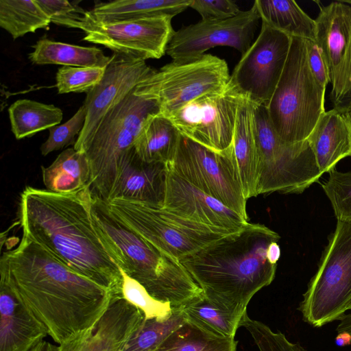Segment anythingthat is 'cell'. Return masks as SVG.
<instances>
[{
	"instance_id": "obj_1",
	"label": "cell",
	"mask_w": 351,
	"mask_h": 351,
	"mask_svg": "<svg viewBox=\"0 0 351 351\" xmlns=\"http://www.w3.org/2000/svg\"><path fill=\"white\" fill-rule=\"evenodd\" d=\"M0 276L59 345L85 332L121 298L25 237L16 247L2 254Z\"/></svg>"
},
{
	"instance_id": "obj_2",
	"label": "cell",
	"mask_w": 351,
	"mask_h": 351,
	"mask_svg": "<svg viewBox=\"0 0 351 351\" xmlns=\"http://www.w3.org/2000/svg\"><path fill=\"white\" fill-rule=\"evenodd\" d=\"M25 237L66 267L123 298V276L93 213L89 186L70 193L27 186L21 195L19 221Z\"/></svg>"
},
{
	"instance_id": "obj_3",
	"label": "cell",
	"mask_w": 351,
	"mask_h": 351,
	"mask_svg": "<svg viewBox=\"0 0 351 351\" xmlns=\"http://www.w3.org/2000/svg\"><path fill=\"white\" fill-rule=\"evenodd\" d=\"M280 235L263 224L250 223L180 261L213 306L243 317L252 297L269 285L277 265L267 249Z\"/></svg>"
},
{
	"instance_id": "obj_4",
	"label": "cell",
	"mask_w": 351,
	"mask_h": 351,
	"mask_svg": "<svg viewBox=\"0 0 351 351\" xmlns=\"http://www.w3.org/2000/svg\"><path fill=\"white\" fill-rule=\"evenodd\" d=\"M93 195V194H92ZM93 213L98 229L116 263L157 300L169 303L173 311L204 297L186 268L130 229L93 195Z\"/></svg>"
},
{
	"instance_id": "obj_5",
	"label": "cell",
	"mask_w": 351,
	"mask_h": 351,
	"mask_svg": "<svg viewBox=\"0 0 351 351\" xmlns=\"http://www.w3.org/2000/svg\"><path fill=\"white\" fill-rule=\"evenodd\" d=\"M325 90L309 68L306 40L291 37L284 69L266 105L271 123L284 143L294 145L307 139L325 112Z\"/></svg>"
},
{
	"instance_id": "obj_6",
	"label": "cell",
	"mask_w": 351,
	"mask_h": 351,
	"mask_svg": "<svg viewBox=\"0 0 351 351\" xmlns=\"http://www.w3.org/2000/svg\"><path fill=\"white\" fill-rule=\"evenodd\" d=\"M134 92L106 114L84 153L90 169L91 193L106 202L117 183L121 160L134 147L147 118L160 112L155 101Z\"/></svg>"
},
{
	"instance_id": "obj_7",
	"label": "cell",
	"mask_w": 351,
	"mask_h": 351,
	"mask_svg": "<svg viewBox=\"0 0 351 351\" xmlns=\"http://www.w3.org/2000/svg\"><path fill=\"white\" fill-rule=\"evenodd\" d=\"M106 203L121 222L161 252L179 261L242 230L199 223L155 204L123 199Z\"/></svg>"
},
{
	"instance_id": "obj_8",
	"label": "cell",
	"mask_w": 351,
	"mask_h": 351,
	"mask_svg": "<svg viewBox=\"0 0 351 351\" xmlns=\"http://www.w3.org/2000/svg\"><path fill=\"white\" fill-rule=\"evenodd\" d=\"M254 120L259 156L258 195L300 194L319 180L322 175L307 140L284 143L265 105L255 106Z\"/></svg>"
},
{
	"instance_id": "obj_9",
	"label": "cell",
	"mask_w": 351,
	"mask_h": 351,
	"mask_svg": "<svg viewBox=\"0 0 351 351\" xmlns=\"http://www.w3.org/2000/svg\"><path fill=\"white\" fill-rule=\"evenodd\" d=\"M351 303V223L337 222L298 310L303 320L321 327L339 320Z\"/></svg>"
},
{
	"instance_id": "obj_10",
	"label": "cell",
	"mask_w": 351,
	"mask_h": 351,
	"mask_svg": "<svg viewBox=\"0 0 351 351\" xmlns=\"http://www.w3.org/2000/svg\"><path fill=\"white\" fill-rule=\"evenodd\" d=\"M230 77L224 60L204 54L195 61L164 65L142 81L134 93L155 101L160 112L167 115L199 96L223 89Z\"/></svg>"
},
{
	"instance_id": "obj_11",
	"label": "cell",
	"mask_w": 351,
	"mask_h": 351,
	"mask_svg": "<svg viewBox=\"0 0 351 351\" xmlns=\"http://www.w3.org/2000/svg\"><path fill=\"white\" fill-rule=\"evenodd\" d=\"M167 166L247 221V199L231 147L217 153L180 134L174 157Z\"/></svg>"
},
{
	"instance_id": "obj_12",
	"label": "cell",
	"mask_w": 351,
	"mask_h": 351,
	"mask_svg": "<svg viewBox=\"0 0 351 351\" xmlns=\"http://www.w3.org/2000/svg\"><path fill=\"white\" fill-rule=\"evenodd\" d=\"M243 100L228 83L223 89L199 96L165 116L183 136L222 153L232 146L237 112Z\"/></svg>"
},
{
	"instance_id": "obj_13",
	"label": "cell",
	"mask_w": 351,
	"mask_h": 351,
	"mask_svg": "<svg viewBox=\"0 0 351 351\" xmlns=\"http://www.w3.org/2000/svg\"><path fill=\"white\" fill-rule=\"evenodd\" d=\"M291 37L262 22L261 32L241 56L228 84L254 106L267 105L284 69Z\"/></svg>"
},
{
	"instance_id": "obj_14",
	"label": "cell",
	"mask_w": 351,
	"mask_h": 351,
	"mask_svg": "<svg viewBox=\"0 0 351 351\" xmlns=\"http://www.w3.org/2000/svg\"><path fill=\"white\" fill-rule=\"evenodd\" d=\"M89 12L83 40L129 57L144 60L160 58L175 32L171 25L173 17L169 15L101 22Z\"/></svg>"
},
{
	"instance_id": "obj_15",
	"label": "cell",
	"mask_w": 351,
	"mask_h": 351,
	"mask_svg": "<svg viewBox=\"0 0 351 351\" xmlns=\"http://www.w3.org/2000/svg\"><path fill=\"white\" fill-rule=\"evenodd\" d=\"M261 19L253 4L246 11L223 20H202L175 31L166 53L178 64L197 60L206 51L217 46H227L243 54L252 45Z\"/></svg>"
},
{
	"instance_id": "obj_16",
	"label": "cell",
	"mask_w": 351,
	"mask_h": 351,
	"mask_svg": "<svg viewBox=\"0 0 351 351\" xmlns=\"http://www.w3.org/2000/svg\"><path fill=\"white\" fill-rule=\"evenodd\" d=\"M155 71L144 60L114 53L101 81L86 93V121L74 149L84 153L106 114Z\"/></svg>"
},
{
	"instance_id": "obj_17",
	"label": "cell",
	"mask_w": 351,
	"mask_h": 351,
	"mask_svg": "<svg viewBox=\"0 0 351 351\" xmlns=\"http://www.w3.org/2000/svg\"><path fill=\"white\" fill-rule=\"evenodd\" d=\"M315 22V42L327 69L333 102L341 95L346 82L347 54L351 40V5L339 1L320 6Z\"/></svg>"
},
{
	"instance_id": "obj_18",
	"label": "cell",
	"mask_w": 351,
	"mask_h": 351,
	"mask_svg": "<svg viewBox=\"0 0 351 351\" xmlns=\"http://www.w3.org/2000/svg\"><path fill=\"white\" fill-rule=\"evenodd\" d=\"M162 207L204 225L225 230H241L248 224L232 210L180 178L167 166Z\"/></svg>"
},
{
	"instance_id": "obj_19",
	"label": "cell",
	"mask_w": 351,
	"mask_h": 351,
	"mask_svg": "<svg viewBox=\"0 0 351 351\" xmlns=\"http://www.w3.org/2000/svg\"><path fill=\"white\" fill-rule=\"evenodd\" d=\"M144 313L123 298L113 301L101 317L58 351H121L145 320Z\"/></svg>"
},
{
	"instance_id": "obj_20",
	"label": "cell",
	"mask_w": 351,
	"mask_h": 351,
	"mask_svg": "<svg viewBox=\"0 0 351 351\" xmlns=\"http://www.w3.org/2000/svg\"><path fill=\"white\" fill-rule=\"evenodd\" d=\"M167 171V165L142 160L133 147L121 160L110 200L123 199L162 206Z\"/></svg>"
},
{
	"instance_id": "obj_21",
	"label": "cell",
	"mask_w": 351,
	"mask_h": 351,
	"mask_svg": "<svg viewBox=\"0 0 351 351\" xmlns=\"http://www.w3.org/2000/svg\"><path fill=\"white\" fill-rule=\"evenodd\" d=\"M48 335L16 292L0 280V351H29Z\"/></svg>"
},
{
	"instance_id": "obj_22",
	"label": "cell",
	"mask_w": 351,
	"mask_h": 351,
	"mask_svg": "<svg viewBox=\"0 0 351 351\" xmlns=\"http://www.w3.org/2000/svg\"><path fill=\"white\" fill-rule=\"evenodd\" d=\"M307 141L322 175L335 169L341 160L351 156L348 122L343 114L333 108L320 116Z\"/></svg>"
},
{
	"instance_id": "obj_23",
	"label": "cell",
	"mask_w": 351,
	"mask_h": 351,
	"mask_svg": "<svg viewBox=\"0 0 351 351\" xmlns=\"http://www.w3.org/2000/svg\"><path fill=\"white\" fill-rule=\"evenodd\" d=\"M254 104L245 99L241 104L231 146L232 157L247 199L258 195L259 156L254 128Z\"/></svg>"
},
{
	"instance_id": "obj_24",
	"label": "cell",
	"mask_w": 351,
	"mask_h": 351,
	"mask_svg": "<svg viewBox=\"0 0 351 351\" xmlns=\"http://www.w3.org/2000/svg\"><path fill=\"white\" fill-rule=\"evenodd\" d=\"M180 137L172 122L159 112L147 118L134 148L144 162L167 165L174 157Z\"/></svg>"
},
{
	"instance_id": "obj_25",
	"label": "cell",
	"mask_w": 351,
	"mask_h": 351,
	"mask_svg": "<svg viewBox=\"0 0 351 351\" xmlns=\"http://www.w3.org/2000/svg\"><path fill=\"white\" fill-rule=\"evenodd\" d=\"M28 56L35 64H60L76 67H106L112 56H107L96 47H82L51 40H38Z\"/></svg>"
},
{
	"instance_id": "obj_26",
	"label": "cell",
	"mask_w": 351,
	"mask_h": 351,
	"mask_svg": "<svg viewBox=\"0 0 351 351\" xmlns=\"http://www.w3.org/2000/svg\"><path fill=\"white\" fill-rule=\"evenodd\" d=\"M43 184L54 193H70L90 184V169L85 154L73 148L62 151L48 167H41Z\"/></svg>"
},
{
	"instance_id": "obj_27",
	"label": "cell",
	"mask_w": 351,
	"mask_h": 351,
	"mask_svg": "<svg viewBox=\"0 0 351 351\" xmlns=\"http://www.w3.org/2000/svg\"><path fill=\"white\" fill-rule=\"evenodd\" d=\"M192 0H115L97 2L90 10L95 20L110 22L169 15L174 16L190 7Z\"/></svg>"
},
{
	"instance_id": "obj_28",
	"label": "cell",
	"mask_w": 351,
	"mask_h": 351,
	"mask_svg": "<svg viewBox=\"0 0 351 351\" xmlns=\"http://www.w3.org/2000/svg\"><path fill=\"white\" fill-rule=\"evenodd\" d=\"M261 22L291 37L315 40V22L292 0H256Z\"/></svg>"
},
{
	"instance_id": "obj_29",
	"label": "cell",
	"mask_w": 351,
	"mask_h": 351,
	"mask_svg": "<svg viewBox=\"0 0 351 351\" xmlns=\"http://www.w3.org/2000/svg\"><path fill=\"white\" fill-rule=\"evenodd\" d=\"M8 114L11 130L17 140L59 125L63 118L62 110L54 105L27 99L14 101Z\"/></svg>"
},
{
	"instance_id": "obj_30",
	"label": "cell",
	"mask_w": 351,
	"mask_h": 351,
	"mask_svg": "<svg viewBox=\"0 0 351 351\" xmlns=\"http://www.w3.org/2000/svg\"><path fill=\"white\" fill-rule=\"evenodd\" d=\"M234 337H223L185 321L156 351H237Z\"/></svg>"
},
{
	"instance_id": "obj_31",
	"label": "cell",
	"mask_w": 351,
	"mask_h": 351,
	"mask_svg": "<svg viewBox=\"0 0 351 351\" xmlns=\"http://www.w3.org/2000/svg\"><path fill=\"white\" fill-rule=\"evenodd\" d=\"M51 23L36 0L0 1V26L14 40L38 29H49Z\"/></svg>"
},
{
	"instance_id": "obj_32",
	"label": "cell",
	"mask_w": 351,
	"mask_h": 351,
	"mask_svg": "<svg viewBox=\"0 0 351 351\" xmlns=\"http://www.w3.org/2000/svg\"><path fill=\"white\" fill-rule=\"evenodd\" d=\"M182 312L186 321L223 337H234L243 319L221 311L204 297L186 305Z\"/></svg>"
},
{
	"instance_id": "obj_33",
	"label": "cell",
	"mask_w": 351,
	"mask_h": 351,
	"mask_svg": "<svg viewBox=\"0 0 351 351\" xmlns=\"http://www.w3.org/2000/svg\"><path fill=\"white\" fill-rule=\"evenodd\" d=\"M186 321L182 310L167 319H145L121 351H156L169 335Z\"/></svg>"
},
{
	"instance_id": "obj_34",
	"label": "cell",
	"mask_w": 351,
	"mask_h": 351,
	"mask_svg": "<svg viewBox=\"0 0 351 351\" xmlns=\"http://www.w3.org/2000/svg\"><path fill=\"white\" fill-rule=\"evenodd\" d=\"M322 184L338 221L351 223V170L339 171L335 169Z\"/></svg>"
},
{
	"instance_id": "obj_35",
	"label": "cell",
	"mask_w": 351,
	"mask_h": 351,
	"mask_svg": "<svg viewBox=\"0 0 351 351\" xmlns=\"http://www.w3.org/2000/svg\"><path fill=\"white\" fill-rule=\"evenodd\" d=\"M123 276L122 295L128 302L139 308L145 319H169L173 314L169 303L156 300L138 282L128 276L121 269Z\"/></svg>"
},
{
	"instance_id": "obj_36",
	"label": "cell",
	"mask_w": 351,
	"mask_h": 351,
	"mask_svg": "<svg viewBox=\"0 0 351 351\" xmlns=\"http://www.w3.org/2000/svg\"><path fill=\"white\" fill-rule=\"evenodd\" d=\"M106 67H76L62 66L56 75L59 94L88 93L102 80Z\"/></svg>"
},
{
	"instance_id": "obj_37",
	"label": "cell",
	"mask_w": 351,
	"mask_h": 351,
	"mask_svg": "<svg viewBox=\"0 0 351 351\" xmlns=\"http://www.w3.org/2000/svg\"><path fill=\"white\" fill-rule=\"evenodd\" d=\"M241 326L250 334L259 351H306L299 343L290 341L281 332L272 330L247 313L241 319Z\"/></svg>"
},
{
	"instance_id": "obj_38",
	"label": "cell",
	"mask_w": 351,
	"mask_h": 351,
	"mask_svg": "<svg viewBox=\"0 0 351 351\" xmlns=\"http://www.w3.org/2000/svg\"><path fill=\"white\" fill-rule=\"evenodd\" d=\"M86 118V108L83 104L66 122L49 128V136L40 146L41 154L45 156L54 151L75 145V138L82 130Z\"/></svg>"
},
{
	"instance_id": "obj_39",
	"label": "cell",
	"mask_w": 351,
	"mask_h": 351,
	"mask_svg": "<svg viewBox=\"0 0 351 351\" xmlns=\"http://www.w3.org/2000/svg\"><path fill=\"white\" fill-rule=\"evenodd\" d=\"M51 20L58 25L84 30L90 12L65 0H36Z\"/></svg>"
},
{
	"instance_id": "obj_40",
	"label": "cell",
	"mask_w": 351,
	"mask_h": 351,
	"mask_svg": "<svg viewBox=\"0 0 351 351\" xmlns=\"http://www.w3.org/2000/svg\"><path fill=\"white\" fill-rule=\"evenodd\" d=\"M190 7L200 14L202 20L226 19L241 12L231 0H192Z\"/></svg>"
},
{
	"instance_id": "obj_41",
	"label": "cell",
	"mask_w": 351,
	"mask_h": 351,
	"mask_svg": "<svg viewBox=\"0 0 351 351\" xmlns=\"http://www.w3.org/2000/svg\"><path fill=\"white\" fill-rule=\"evenodd\" d=\"M309 68L317 81L324 88L329 82L328 74L318 47L313 40H306Z\"/></svg>"
},
{
	"instance_id": "obj_42",
	"label": "cell",
	"mask_w": 351,
	"mask_h": 351,
	"mask_svg": "<svg viewBox=\"0 0 351 351\" xmlns=\"http://www.w3.org/2000/svg\"><path fill=\"white\" fill-rule=\"evenodd\" d=\"M332 104L333 109L341 114L351 111V40L347 54L344 87L341 95Z\"/></svg>"
},
{
	"instance_id": "obj_43",
	"label": "cell",
	"mask_w": 351,
	"mask_h": 351,
	"mask_svg": "<svg viewBox=\"0 0 351 351\" xmlns=\"http://www.w3.org/2000/svg\"><path fill=\"white\" fill-rule=\"evenodd\" d=\"M280 257V248L278 241L272 242L267 249V258L269 262L274 265H277V262Z\"/></svg>"
},
{
	"instance_id": "obj_44",
	"label": "cell",
	"mask_w": 351,
	"mask_h": 351,
	"mask_svg": "<svg viewBox=\"0 0 351 351\" xmlns=\"http://www.w3.org/2000/svg\"><path fill=\"white\" fill-rule=\"evenodd\" d=\"M336 328L337 332H347L351 335V313H346L339 319Z\"/></svg>"
},
{
	"instance_id": "obj_45",
	"label": "cell",
	"mask_w": 351,
	"mask_h": 351,
	"mask_svg": "<svg viewBox=\"0 0 351 351\" xmlns=\"http://www.w3.org/2000/svg\"><path fill=\"white\" fill-rule=\"evenodd\" d=\"M335 342L339 347L350 346L351 344V335L347 332H338Z\"/></svg>"
},
{
	"instance_id": "obj_46",
	"label": "cell",
	"mask_w": 351,
	"mask_h": 351,
	"mask_svg": "<svg viewBox=\"0 0 351 351\" xmlns=\"http://www.w3.org/2000/svg\"><path fill=\"white\" fill-rule=\"evenodd\" d=\"M29 351H58V346L43 340Z\"/></svg>"
},
{
	"instance_id": "obj_47",
	"label": "cell",
	"mask_w": 351,
	"mask_h": 351,
	"mask_svg": "<svg viewBox=\"0 0 351 351\" xmlns=\"http://www.w3.org/2000/svg\"><path fill=\"white\" fill-rule=\"evenodd\" d=\"M345 115V117L346 119V121L348 122L350 132V136H351V111H349L346 112V114H343Z\"/></svg>"
},
{
	"instance_id": "obj_48",
	"label": "cell",
	"mask_w": 351,
	"mask_h": 351,
	"mask_svg": "<svg viewBox=\"0 0 351 351\" xmlns=\"http://www.w3.org/2000/svg\"><path fill=\"white\" fill-rule=\"evenodd\" d=\"M343 1L348 4L351 5V0H343Z\"/></svg>"
},
{
	"instance_id": "obj_49",
	"label": "cell",
	"mask_w": 351,
	"mask_h": 351,
	"mask_svg": "<svg viewBox=\"0 0 351 351\" xmlns=\"http://www.w3.org/2000/svg\"><path fill=\"white\" fill-rule=\"evenodd\" d=\"M348 310H351V303H350V304L349 306Z\"/></svg>"
}]
</instances>
